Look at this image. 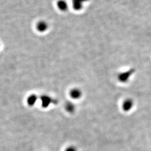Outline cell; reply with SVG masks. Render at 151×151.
Returning a JSON list of instances; mask_svg holds the SVG:
<instances>
[{"mask_svg":"<svg viewBox=\"0 0 151 151\" xmlns=\"http://www.w3.org/2000/svg\"><path fill=\"white\" fill-rule=\"evenodd\" d=\"M134 72V70L132 69L129 70L128 71L125 72L123 73H120L118 76V79L121 82H126L129 80V77L132 76Z\"/></svg>","mask_w":151,"mask_h":151,"instance_id":"1","label":"cell"},{"mask_svg":"<svg viewBox=\"0 0 151 151\" xmlns=\"http://www.w3.org/2000/svg\"><path fill=\"white\" fill-rule=\"evenodd\" d=\"M89 0H72V6L76 11H80L83 8V3Z\"/></svg>","mask_w":151,"mask_h":151,"instance_id":"2","label":"cell"},{"mask_svg":"<svg viewBox=\"0 0 151 151\" xmlns=\"http://www.w3.org/2000/svg\"><path fill=\"white\" fill-rule=\"evenodd\" d=\"M48 28V23L43 20L39 21L36 24V29L39 32L41 33L45 32V31L47 30Z\"/></svg>","mask_w":151,"mask_h":151,"instance_id":"3","label":"cell"},{"mask_svg":"<svg viewBox=\"0 0 151 151\" xmlns=\"http://www.w3.org/2000/svg\"><path fill=\"white\" fill-rule=\"evenodd\" d=\"M57 5L58 9L62 11H66L68 8L67 2L65 0L58 1Z\"/></svg>","mask_w":151,"mask_h":151,"instance_id":"4","label":"cell"},{"mask_svg":"<svg viewBox=\"0 0 151 151\" xmlns=\"http://www.w3.org/2000/svg\"><path fill=\"white\" fill-rule=\"evenodd\" d=\"M70 95L71 98L73 99H79L81 96L82 92L79 89H73L71 90Z\"/></svg>","mask_w":151,"mask_h":151,"instance_id":"5","label":"cell"},{"mask_svg":"<svg viewBox=\"0 0 151 151\" xmlns=\"http://www.w3.org/2000/svg\"><path fill=\"white\" fill-rule=\"evenodd\" d=\"M133 101L131 99H127L123 102V109L125 111H128L131 109V108L133 107Z\"/></svg>","mask_w":151,"mask_h":151,"instance_id":"6","label":"cell"},{"mask_svg":"<svg viewBox=\"0 0 151 151\" xmlns=\"http://www.w3.org/2000/svg\"><path fill=\"white\" fill-rule=\"evenodd\" d=\"M41 101H42V106L44 107H46L51 103V98L48 96H42L41 98Z\"/></svg>","mask_w":151,"mask_h":151,"instance_id":"7","label":"cell"},{"mask_svg":"<svg viewBox=\"0 0 151 151\" xmlns=\"http://www.w3.org/2000/svg\"><path fill=\"white\" fill-rule=\"evenodd\" d=\"M37 100V97L36 96V95H30L27 99V105L29 106H33L36 104V101Z\"/></svg>","mask_w":151,"mask_h":151,"instance_id":"8","label":"cell"},{"mask_svg":"<svg viewBox=\"0 0 151 151\" xmlns=\"http://www.w3.org/2000/svg\"><path fill=\"white\" fill-rule=\"evenodd\" d=\"M74 105L71 103V102H68L66 104V109L67 110V111L69 113H72L74 111Z\"/></svg>","mask_w":151,"mask_h":151,"instance_id":"9","label":"cell"},{"mask_svg":"<svg viewBox=\"0 0 151 151\" xmlns=\"http://www.w3.org/2000/svg\"><path fill=\"white\" fill-rule=\"evenodd\" d=\"M65 151H77V150L74 147H68Z\"/></svg>","mask_w":151,"mask_h":151,"instance_id":"10","label":"cell"}]
</instances>
